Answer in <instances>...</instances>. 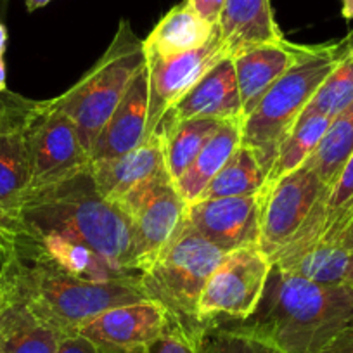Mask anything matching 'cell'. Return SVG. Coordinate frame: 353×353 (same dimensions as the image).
Here are the masks:
<instances>
[{
  "label": "cell",
  "instance_id": "1",
  "mask_svg": "<svg viewBox=\"0 0 353 353\" xmlns=\"http://www.w3.org/2000/svg\"><path fill=\"white\" fill-rule=\"evenodd\" d=\"M16 234L59 236L90 248L123 272H134L128 216L97 191L90 168L26 192L6 230V248Z\"/></svg>",
  "mask_w": 353,
  "mask_h": 353
},
{
  "label": "cell",
  "instance_id": "2",
  "mask_svg": "<svg viewBox=\"0 0 353 353\" xmlns=\"http://www.w3.org/2000/svg\"><path fill=\"white\" fill-rule=\"evenodd\" d=\"M352 324L350 288L322 286L272 267L254 314L220 327L260 339L281 353H317Z\"/></svg>",
  "mask_w": 353,
  "mask_h": 353
},
{
  "label": "cell",
  "instance_id": "3",
  "mask_svg": "<svg viewBox=\"0 0 353 353\" xmlns=\"http://www.w3.org/2000/svg\"><path fill=\"white\" fill-rule=\"evenodd\" d=\"M0 288L21 300L43 324L63 336L101 312L149 300L139 274L94 283L70 276L43 261L23 260L12 251L0 253Z\"/></svg>",
  "mask_w": 353,
  "mask_h": 353
},
{
  "label": "cell",
  "instance_id": "4",
  "mask_svg": "<svg viewBox=\"0 0 353 353\" xmlns=\"http://www.w3.org/2000/svg\"><path fill=\"white\" fill-rule=\"evenodd\" d=\"M223 254L185 216L182 229L158 260L139 274L149 300L165 308L168 332H176L194 343L205 341L208 329L199 321V300Z\"/></svg>",
  "mask_w": 353,
  "mask_h": 353
},
{
  "label": "cell",
  "instance_id": "5",
  "mask_svg": "<svg viewBox=\"0 0 353 353\" xmlns=\"http://www.w3.org/2000/svg\"><path fill=\"white\" fill-rule=\"evenodd\" d=\"M352 47L353 30L334 42L312 46L307 56L274 83L253 113L243 121V145L254 152L265 172L269 173L281 142Z\"/></svg>",
  "mask_w": 353,
  "mask_h": 353
},
{
  "label": "cell",
  "instance_id": "6",
  "mask_svg": "<svg viewBox=\"0 0 353 353\" xmlns=\"http://www.w3.org/2000/svg\"><path fill=\"white\" fill-rule=\"evenodd\" d=\"M144 66V40L135 35L127 19H121L101 59L70 90L52 99L74 123L88 154L135 74Z\"/></svg>",
  "mask_w": 353,
  "mask_h": 353
},
{
  "label": "cell",
  "instance_id": "7",
  "mask_svg": "<svg viewBox=\"0 0 353 353\" xmlns=\"http://www.w3.org/2000/svg\"><path fill=\"white\" fill-rule=\"evenodd\" d=\"M272 267V260L260 246L239 248L223 254L199 300L201 324L210 331L248 321L260 305Z\"/></svg>",
  "mask_w": 353,
  "mask_h": 353
},
{
  "label": "cell",
  "instance_id": "8",
  "mask_svg": "<svg viewBox=\"0 0 353 353\" xmlns=\"http://www.w3.org/2000/svg\"><path fill=\"white\" fill-rule=\"evenodd\" d=\"M132 227V270L151 267L179 234L188 216V203L168 172L156 175L117 203Z\"/></svg>",
  "mask_w": 353,
  "mask_h": 353
},
{
  "label": "cell",
  "instance_id": "9",
  "mask_svg": "<svg viewBox=\"0 0 353 353\" xmlns=\"http://www.w3.org/2000/svg\"><path fill=\"white\" fill-rule=\"evenodd\" d=\"M30 188H46L90 168V154L77 127L52 99L39 101L25 127ZM26 191V192H28Z\"/></svg>",
  "mask_w": 353,
  "mask_h": 353
},
{
  "label": "cell",
  "instance_id": "10",
  "mask_svg": "<svg viewBox=\"0 0 353 353\" xmlns=\"http://www.w3.org/2000/svg\"><path fill=\"white\" fill-rule=\"evenodd\" d=\"M327 188L307 161L263 189L258 246L270 260L293 241Z\"/></svg>",
  "mask_w": 353,
  "mask_h": 353
},
{
  "label": "cell",
  "instance_id": "11",
  "mask_svg": "<svg viewBox=\"0 0 353 353\" xmlns=\"http://www.w3.org/2000/svg\"><path fill=\"white\" fill-rule=\"evenodd\" d=\"M219 30L206 46L176 56L145 54L148 68V121L144 139L158 130L165 114L220 61L227 59Z\"/></svg>",
  "mask_w": 353,
  "mask_h": 353
},
{
  "label": "cell",
  "instance_id": "12",
  "mask_svg": "<svg viewBox=\"0 0 353 353\" xmlns=\"http://www.w3.org/2000/svg\"><path fill=\"white\" fill-rule=\"evenodd\" d=\"M165 308L152 300L120 305L101 312L78 327L99 353H149L168 332Z\"/></svg>",
  "mask_w": 353,
  "mask_h": 353
},
{
  "label": "cell",
  "instance_id": "13",
  "mask_svg": "<svg viewBox=\"0 0 353 353\" xmlns=\"http://www.w3.org/2000/svg\"><path fill=\"white\" fill-rule=\"evenodd\" d=\"M263 191L251 196L203 199L188 205V222L223 253L260 244Z\"/></svg>",
  "mask_w": 353,
  "mask_h": 353
},
{
  "label": "cell",
  "instance_id": "14",
  "mask_svg": "<svg viewBox=\"0 0 353 353\" xmlns=\"http://www.w3.org/2000/svg\"><path fill=\"white\" fill-rule=\"evenodd\" d=\"M310 47L283 39L253 46L230 57L236 70L244 120L253 113L274 83L307 56Z\"/></svg>",
  "mask_w": 353,
  "mask_h": 353
},
{
  "label": "cell",
  "instance_id": "15",
  "mask_svg": "<svg viewBox=\"0 0 353 353\" xmlns=\"http://www.w3.org/2000/svg\"><path fill=\"white\" fill-rule=\"evenodd\" d=\"M6 251H12L23 260L43 261L70 276L83 281H94V283H106L120 277L135 276L134 272H123L113 267L106 258L90 248L71 243L59 236L16 234L9 239Z\"/></svg>",
  "mask_w": 353,
  "mask_h": 353
},
{
  "label": "cell",
  "instance_id": "16",
  "mask_svg": "<svg viewBox=\"0 0 353 353\" xmlns=\"http://www.w3.org/2000/svg\"><path fill=\"white\" fill-rule=\"evenodd\" d=\"M352 219L353 154L336 176V181L325 189L293 241L272 258V263L288 260L317 244H334Z\"/></svg>",
  "mask_w": 353,
  "mask_h": 353
},
{
  "label": "cell",
  "instance_id": "17",
  "mask_svg": "<svg viewBox=\"0 0 353 353\" xmlns=\"http://www.w3.org/2000/svg\"><path fill=\"white\" fill-rule=\"evenodd\" d=\"M166 170L165 141L161 128L142 139L141 144L132 151L108 159L90 163V173L101 194L117 205L128 192L154 179Z\"/></svg>",
  "mask_w": 353,
  "mask_h": 353
},
{
  "label": "cell",
  "instance_id": "18",
  "mask_svg": "<svg viewBox=\"0 0 353 353\" xmlns=\"http://www.w3.org/2000/svg\"><path fill=\"white\" fill-rule=\"evenodd\" d=\"M208 118L219 121H244L243 104L237 88L236 70L230 57L213 66L194 87L182 97L163 121H184Z\"/></svg>",
  "mask_w": 353,
  "mask_h": 353
},
{
  "label": "cell",
  "instance_id": "19",
  "mask_svg": "<svg viewBox=\"0 0 353 353\" xmlns=\"http://www.w3.org/2000/svg\"><path fill=\"white\" fill-rule=\"evenodd\" d=\"M148 68L144 66L97 135L90 149V163L118 158L141 144L148 121Z\"/></svg>",
  "mask_w": 353,
  "mask_h": 353
},
{
  "label": "cell",
  "instance_id": "20",
  "mask_svg": "<svg viewBox=\"0 0 353 353\" xmlns=\"http://www.w3.org/2000/svg\"><path fill=\"white\" fill-rule=\"evenodd\" d=\"M216 30L229 57L253 46L284 39L270 0H225Z\"/></svg>",
  "mask_w": 353,
  "mask_h": 353
},
{
  "label": "cell",
  "instance_id": "21",
  "mask_svg": "<svg viewBox=\"0 0 353 353\" xmlns=\"http://www.w3.org/2000/svg\"><path fill=\"white\" fill-rule=\"evenodd\" d=\"M63 334L0 288V353H57Z\"/></svg>",
  "mask_w": 353,
  "mask_h": 353
},
{
  "label": "cell",
  "instance_id": "22",
  "mask_svg": "<svg viewBox=\"0 0 353 353\" xmlns=\"http://www.w3.org/2000/svg\"><path fill=\"white\" fill-rule=\"evenodd\" d=\"M215 33L216 26L205 21L188 0H184L159 19L144 39V49L145 54L176 56L206 46Z\"/></svg>",
  "mask_w": 353,
  "mask_h": 353
},
{
  "label": "cell",
  "instance_id": "23",
  "mask_svg": "<svg viewBox=\"0 0 353 353\" xmlns=\"http://www.w3.org/2000/svg\"><path fill=\"white\" fill-rule=\"evenodd\" d=\"M32 117V114H30ZM25 125L0 132V232L11 225L30 188V159Z\"/></svg>",
  "mask_w": 353,
  "mask_h": 353
},
{
  "label": "cell",
  "instance_id": "24",
  "mask_svg": "<svg viewBox=\"0 0 353 353\" xmlns=\"http://www.w3.org/2000/svg\"><path fill=\"white\" fill-rule=\"evenodd\" d=\"M241 144H243V121H223L213 137L203 145L194 161L175 182L176 191L188 205L198 201L206 185L227 165Z\"/></svg>",
  "mask_w": 353,
  "mask_h": 353
},
{
  "label": "cell",
  "instance_id": "25",
  "mask_svg": "<svg viewBox=\"0 0 353 353\" xmlns=\"http://www.w3.org/2000/svg\"><path fill=\"white\" fill-rule=\"evenodd\" d=\"M350 267V250L339 244H317L288 260L274 263L286 276L322 286H345Z\"/></svg>",
  "mask_w": 353,
  "mask_h": 353
},
{
  "label": "cell",
  "instance_id": "26",
  "mask_svg": "<svg viewBox=\"0 0 353 353\" xmlns=\"http://www.w3.org/2000/svg\"><path fill=\"white\" fill-rule=\"evenodd\" d=\"M222 123L223 121L208 120V118L159 123L158 128H161L163 141H165L166 170L172 176L173 184L181 179L182 173L194 161L203 145L213 137Z\"/></svg>",
  "mask_w": 353,
  "mask_h": 353
},
{
  "label": "cell",
  "instance_id": "27",
  "mask_svg": "<svg viewBox=\"0 0 353 353\" xmlns=\"http://www.w3.org/2000/svg\"><path fill=\"white\" fill-rule=\"evenodd\" d=\"M329 123L331 118L324 114H301L277 149L276 159L267 173V185H272L284 175L305 165L321 144Z\"/></svg>",
  "mask_w": 353,
  "mask_h": 353
},
{
  "label": "cell",
  "instance_id": "28",
  "mask_svg": "<svg viewBox=\"0 0 353 353\" xmlns=\"http://www.w3.org/2000/svg\"><path fill=\"white\" fill-rule=\"evenodd\" d=\"M267 185V172L254 152L241 144L227 165L213 176L198 201L203 199L230 198V196H251L261 192ZM196 203V201H194Z\"/></svg>",
  "mask_w": 353,
  "mask_h": 353
},
{
  "label": "cell",
  "instance_id": "29",
  "mask_svg": "<svg viewBox=\"0 0 353 353\" xmlns=\"http://www.w3.org/2000/svg\"><path fill=\"white\" fill-rule=\"evenodd\" d=\"M353 154V103L331 118L321 144L308 159L321 181L331 185Z\"/></svg>",
  "mask_w": 353,
  "mask_h": 353
},
{
  "label": "cell",
  "instance_id": "30",
  "mask_svg": "<svg viewBox=\"0 0 353 353\" xmlns=\"http://www.w3.org/2000/svg\"><path fill=\"white\" fill-rule=\"evenodd\" d=\"M353 103V47L348 56L336 66L327 77V80L321 85L315 96L305 108L301 114H324V117H336L339 111L345 110Z\"/></svg>",
  "mask_w": 353,
  "mask_h": 353
},
{
  "label": "cell",
  "instance_id": "31",
  "mask_svg": "<svg viewBox=\"0 0 353 353\" xmlns=\"http://www.w3.org/2000/svg\"><path fill=\"white\" fill-rule=\"evenodd\" d=\"M206 353H281L267 343L225 327L210 329Z\"/></svg>",
  "mask_w": 353,
  "mask_h": 353
},
{
  "label": "cell",
  "instance_id": "32",
  "mask_svg": "<svg viewBox=\"0 0 353 353\" xmlns=\"http://www.w3.org/2000/svg\"><path fill=\"white\" fill-rule=\"evenodd\" d=\"M37 104L39 101L26 99L19 94L9 92L8 88L0 90V132L25 125Z\"/></svg>",
  "mask_w": 353,
  "mask_h": 353
},
{
  "label": "cell",
  "instance_id": "33",
  "mask_svg": "<svg viewBox=\"0 0 353 353\" xmlns=\"http://www.w3.org/2000/svg\"><path fill=\"white\" fill-rule=\"evenodd\" d=\"M149 353H206V339L203 343H194L176 332H166L151 346Z\"/></svg>",
  "mask_w": 353,
  "mask_h": 353
},
{
  "label": "cell",
  "instance_id": "34",
  "mask_svg": "<svg viewBox=\"0 0 353 353\" xmlns=\"http://www.w3.org/2000/svg\"><path fill=\"white\" fill-rule=\"evenodd\" d=\"M188 2L205 21L215 26L219 23L220 14H222L223 4H225V0H188Z\"/></svg>",
  "mask_w": 353,
  "mask_h": 353
},
{
  "label": "cell",
  "instance_id": "35",
  "mask_svg": "<svg viewBox=\"0 0 353 353\" xmlns=\"http://www.w3.org/2000/svg\"><path fill=\"white\" fill-rule=\"evenodd\" d=\"M57 353H99L96 346L81 334H68L61 338Z\"/></svg>",
  "mask_w": 353,
  "mask_h": 353
},
{
  "label": "cell",
  "instance_id": "36",
  "mask_svg": "<svg viewBox=\"0 0 353 353\" xmlns=\"http://www.w3.org/2000/svg\"><path fill=\"white\" fill-rule=\"evenodd\" d=\"M317 353H353V324L322 346Z\"/></svg>",
  "mask_w": 353,
  "mask_h": 353
},
{
  "label": "cell",
  "instance_id": "37",
  "mask_svg": "<svg viewBox=\"0 0 353 353\" xmlns=\"http://www.w3.org/2000/svg\"><path fill=\"white\" fill-rule=\"evenodd\" d=\"M334 244H339V246L346 248V250H353V219L352 222L346 225V229L343 230L341 236L338 237V241H336Z\"/></svg>",
  "mask_w": 353,
  "mask_h": 353
},
{
  "label": "cell",
  "instance_id": "38",
  "mask_svg": "<svg viewBox=\"0 0 353 353\" xmlns=\"http://www.w3.org/2000/svg\"><path fill=\"white\" fill-rule=\"evenodd\" d=\"M6 47H8V28L0 21V57H4Z\"/></svg>",
  "mask_w": 353,
  "mask_h": 353
},
{
  "label": "cell",
  "instance_id": "39",
  "mask_svg": "<svg viewBox=\"0 0 353 353\" xmlns=\"http://www.w3.org/2000/svg\"><path fill=\"white\" fill-rule=\"evenodd\" d=\"M341 16L345 19H353V0H341Z\"/></svg>",
  "mask_w": 353,
  "mask_h": 353
},
{
  "label": "cell",
  "instance_id": "40",
  "mask_svg": "<svg viewBox=\"0 0 353 353\" xmlns=\"http://www.w3.org/2000/svg\"><path fill=\"white\" fill-rule=\"evenodd\" d=\"M346 288H350V291L353 293V250H350V267H348V276H346Z\"/></svg>",
  "mask_w": 353,
  "mask_h": 353
},
{
  "label": "cell",
  "instance_id": "41",
  "mask_svg": "<svg viewBox=\"0 0 353 353\" xmlns=\"http://www.w3.org/2000/svg\"><path fill=\"white\" fill-rule=\"evenodd\" d=\"M49 2H52V0H26V8H28V11H37Z\"/></svg>",
  "mask_w": 353,
  "mask_h": 353
},
{
  "label": "cell",
  "instance_id": "42",
  "mask_svg": "<svg viewBox=\"0 0 353 353\" xmlns=\"http://www.w3.org/2000/svg\"><path fill=\"white\" fill-rule=\"evenodd\" d=\"M6 78H8V73H6L4 57H0V90H6V88H8V85H6Z\"/></svg>",
  "mask_w": 353,
  "mask_h": 353
},
{
  "label": "cell",
  "instance_id": "43",
  "mask_svg": "<svg viewBox=\"0 0 353 353\" xmlns=\"http://www.w3.org/2000/svg\"><path fill=\"white\" fill-rule=\"evenodd\" d=\"M6 250V241H4V236H2V232H0V253Z\"/></svg>",
  "mask_w": 353,
  "mask_h": 353
}]
</instances>
